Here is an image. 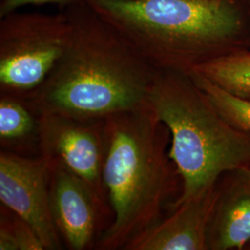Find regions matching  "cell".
<instances>
[{
  "mask_svg": "<svg viewBox=\"0 0 250 250\" xmlns=\"http://www.w3.org/2000/svg\"><path fill=\"white\" fill-rule=\"evenodd\" d=\"M103 184L113 218L96 249L125 250L161 220L175 186V165L166 151L168 128L147 106L104 120Z\"/></svg>",
  "mask_w": 250,
  "mask_h": 250,
  "instance_id": "3957f363",
  "label": "cell"
},
{
  "mask_svg": "<svg viewBox=\"0 0 250 250\" xmlns=\"http://www.w3.org/2000/svg\"><path fill=\"white\" fill-rule=\"evenodd\" d=\"M75 0H0V18L24 6L56 5L62 9L72 4Z\"/></svg>",
  "mask_w": 250,
  "mask_h": 250,
  "instance_id": "9a60e30c",
  "label": "cell"
},
{
  "mask_svg": "<svg viewBox=\"0 0 250 250\" xmlns=\"http://www.w3.org/2000/svg\"><path fill=\"white\" fill-rule=\"evenodd\" d=\"M190 73L218 112L229 124L243 131L250 132V99L235 96L198 74Z\"/></svg>",
  "mask_w": 250,
  "mask_h": 250,
  "instance_id": "4fadbf2b",
  "label": "cell"
},
{
  "mask_svg": "<svg viewBox=\"0 0 250 250\" xmlns=\"http://www.w3.org/2000/svg\"><path fill=\"white\" fill-rule=\"evenodd\" d=\"M71 24L65 52L27 99L37 111L102 121L148 105L158 69L83 0L64 8Z\"/></svg>",
  "mask_w": 250,
  "mask_h": 250,
  "instance_id": "6da1fadb",
  "label": "cell"
},
{
  "mask_svg": "<svg viewBox=\"0 0 250 250\" xmlns=\"http://www.w3.org/2000/svg\"><path fill=\"white\" fill-rule=\"evenodd\" d=\"M49 170L50 205L54 223L67 247L88 249L97 232L104 207L89 187L57 162L46 163Z\"/></svg>",
  "mask_w": 250,
  "mask_h": 250,
  "instance_id": "ba28073f",
  "label": "cell"
},
{
  "mask_svg": "<svg viewBox=\"0 0 250 250\" xmlns=\"http://www.w3.org/2000/svg\"><path fill=\"white\" fill-rule=\"evenodd\" d=\"M219 183L172 208L170 217L135 237L125 250H208Z\"/></svg>",
  "mask_w": 250,
  "mask_h": 250,
  "instance_id": "9c48e42d",
  "label": "cell"
},
{
  "mask_svg": "<svg viewBox=\"0 0 250 250\" xmlns=\"http://www.w3.org/2000/svg\"><path fill=\"white\" fill-rule=\"evenodd\" d=\"M68 16L19 12L0 18V90L27 100L44 83L69 43Z\"/></svg>",
  "mask_w": 250,
  "mask_h": 250,
  "instance_id": "5b68a950",
  "label": "cell"
},
{
  "mask_svg": "<svg viewBox=\"0 0 250 250\" xmlns=\"http://www.w3.org/2000/svg\"><path fill=\"white\" fill-rule=\"evenodd\" d=\"M190 72L244 99H250V51L242 48L200 63Z\"/></svg>",
  "mask_w": 250,
  "mask_h": 250,
  "instance_id": "8fae6325",
  "label": "cell"
},
{
  "mask_svg": "<svg viewBox=\"0 0 250 250\" xmlns=\"http://www.w3.org/2000/svg\"><path fill=\"white\" fill-rule=\"evenodd\" d=\"M208 231V250H242L250 241V167L228 172Z\"/></svg>",
  "mask_w": 250,
  "mask_h": 250,
  "instance_id": "30bf717a",
  "label": "cell"
},
{
  "mask_svg": "<svg viewBox=\"0 0 250 250\" xmlns=\"http://www.w3.org/2000/svg\"><path fill=\"white\" fill-rule=\"evenodd\" d=\"M0 200L35 230L45 250L62 249L51 211L49 170L40 156L31 159L1 152Z\"/></svg>",
  "mask_w": 250,
  "mask_h": 250,
  "instance_id": "52a82bcc",
  "label": "cell"
},
{
  "mask_svg": "<svg viewBox=\"0 0 250 250\" xmlns=\"http://www.w3.org/2000/svg\"><path fill=\"white\" fill-rule=\"evenodd\" d=\"M35 230L14 214L13 218L1 214L0 250H44Z\"/></svg>",
  "mask_w": 250,
  "mask_h": 250,
  "instance_id": "5bb4252c",
  "label": "cell"
},
{
  "mask_svg": "<svg viewBox=\"0 0 250 250\" xmlns=\"http://www.w3.org/2000/svg\"></svg>",
  "mask_w": 250,
  "mask_h": 250,
  "instance_id": "2e32d148",
  "label": "cell"
},
{
  "mask_svg": "<svg viewBox=\"0 0 250 250\" xmlns=\"http://www.w3.org/2000/svg\"><path fill=\"white\" fill-rule=\"evenodd\" d=\"M37 115L40 157L45 163H60L82 179L105 207L104 120L84 121L50 112Z\"/></svg>",
  "mask_w": 250,
  "mask_h": 250,
  "instance_id": "8992f818",
  "label": "cell"
},
{
  "mask_svg": "<svg viewBox=\"0 0 250 250\" xmlns=\"http://www.w3.org/2000/svg\"><path fill=\"white\" fill-rule=\"evenodd\" d=\"M23 99L1 95L0 139L2 145L18 143L37 135L38 120L22 103Z\"/></svg>",
  "mask_w": 250,
  "mask_h": 250,
  "instance_id": "7c38bea8",
  "label": "cell"
},
{
  "mask_svg": "<svg viewBox=\"0 0 250 250\" xmlns=\"http://www.w3.org/2000/svg\"><path fill=\"white\" fill-rule=\"evenodd\" d=\"M148 103L169 130L168 153L182 181L171 209L217 185L222 174L250 167V132L229 124L190 72L158 70Z\"/></svg>",
  "mask_w": 250,
  "mask_h": 250,
  "instance_id": "277c9868",
  "label": "cell"
},
{
  "mask_svg": "<svg viewBox=\"0 0 250 250\" xmlns=\"http://www.w3.org/2000/svg\"><path fill=\"white\" fill-rule=\"evenodd\" d=\"M158 70L190 72L240 48L246 31L232 0H83Z\"/></svg>",
  "mask_w": 250,
  "mask_h": 250,
  "instance_id": "7a4b0ae2",
  "label": "cell"
}]
</instances>
